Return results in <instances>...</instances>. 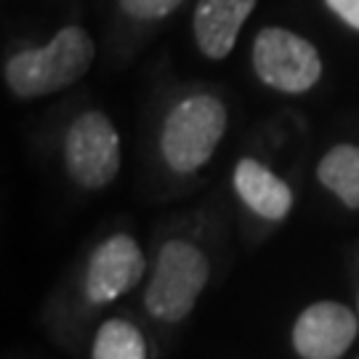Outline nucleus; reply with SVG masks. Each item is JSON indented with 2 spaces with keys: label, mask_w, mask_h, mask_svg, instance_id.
Segmentation results:
<instances>
[{
  "label": "nucleus",
  "mask_w": 359,
  "mask_h": 359,
  "mask_svg": "<svg viewBox=\"0 0 359 359\" xmlns=\"http://www.w3.org/2000/svg\"><path fill=\"white\" fill-rule=\"evenodd\" d=\"M90 62V35L80 27H65L48 46L16 53L6 65V83L22 99L46 96L80 80L88 72Z\"/></svg>",
  "instance_id": "f257e3e1"
},
{
  "label": "nucleus",
  "mask_w": 359,
  "mask_h": 359,
  "mask_svg": "<svg viewBox=\"0 0 359 359\" xmlns=\"http://www.w3.org/2000/svg\"><path fill=\"white\" fill-rule=\"evenodd\" d=\"M226 130V109L216 96H189L179 102L163 128V154L176 173L205 165Z\"/></svg>",
  "instance_id": "f03ea898"
},
{
  "label": "nucleus",
  "mask_w": 359,
  "mask_h": 359,
  "mask_svg": "<svg viewBox=\"0 0 359 359\" xmlns=\"http://www.w3.org/2000/svg\"><path fill=\"white\" fill-rule=\"evenodd\" d=\"M208 283V261L192 243H168L154 266L152 283L147 287L144 304L149 314L163 322H181L189 317L197 295Z\"/></svg>",
  "instance_id": "7ed1b4c3"
},
{
  "label": "nucleus",
  "mask_w": 359,
  "mask_h": 359,
  "mask_svg": "<svg viewBox=\"0 0 359 359\" xmlns=\"http://www.w3.org/2000/svg\"><path fill=\"white\" fill-rule=\"evenodd\" d=\"M253 65L258 77L285 93H304L322 75L317 48L283 27H269L256 38Z\"/></svg>",
  "instance_id": "20e7f679"
},
{
  "label": "nucleus",
  "mask_w": 359,
  "mask_h": 359,
  "mask_svg": "<svg viewBox=\"0 0 359 359\" xmlns=\"http://www.w3.org/2000/svg\"><path fill=\"white\" fill-rule=\"evenodd\" d=\"M67 170L86 189H102L120 170V136L109 117L86 112L67 133Z\"/></svg>",
  "instance_id": "39448f33"
},
{
  "label": "nucleus",
  "mask_w": 359,
  "mask_h": 359,
  "mask_svg": "<svg viewBox=\"0 0 359 359\" xmlns=\"http://www.w3.org/2000/svg\"><path fill=\"white\" fill-rule=\"evenodd\" d=\"M357 338L354 311L335 301H320L298 317L293 346L304 359H338Z\"/></svg>",
  "instance_id": "423d86ee"
},
{
  "label": "nucleus",
  "mask_w": 359,
  "mask_h": 359,
  "mask_svg": "<svg viewBox=\"0 0 359 359\" xmlns=\"http://www.w3.org/2000/svg\"><path fill=\"white\" fill-rule=\"evenodd\" d=\"M144 274V256L136 240L128 234L109 237L93 253L86 277V293L90 304H109L126 295Z\"/></svg>",
  "instance_id": "0eeeda50"
},
{
  "label": "nucleus",
  "mask_w": 359,
  "mask_h": 359,
  "mask_svg": "<svg viewBox=\"0 0 359 359\" xmlns=\"http://www.w3.org/2000/svg\"><path fill=\"white\" fill-rule=\"evenodd\" d=\"M253 6L256 0H200L194 11V35L203 53L210 59L229 56Z\"/></svg>",
  "instance_id": "6e6552de"
},
{
  "label": "nucleus",
  "mask_w": 359,
  "mask_h": 359,
  "mask_svg": "<svg viewBox=\"0 0 359 359\" xmlns=\"http://www.w3.org/2000/svg\"><path fill=\"white\" fill-rule=\"evenodd\" d=\"M234 187L245 205L261 218L283 221L293 208L290 187L253 157L240 160V165L234 170Z\"/></svg>",
  "instance_id": "1a4fd4ad"
},
{
  "label": "nucleus",
  "mask_w": 359,
  "mask_h": 359,
  "mask_svg": "<svg viewBox=\"0 0 359 359\" xmlns=\"http://www.w3.org/2000/svg\"><path fill=\"white\" fill-rule=\"evenodd\" d=\"M320 181L341 203L348 208H359V147L341 144L325 154L320 163Z\"/></svg>",
  "instance_id": "9d476101"
},
{
  "label": "nucleus",
  "mask_w": 359,
  "mask_h": 359,
  "mask_svg": "<svg viewBox=\"0 0 359 359\" xmlns=\"http://www.w3.org/2000/svg\"><path fill=\"white\" fill-rule=\"evenodd\" d=\"M93 359H147L144 335L126 320L104 322L93 341Z\"/></svg>",
  "instance_id": "9b49d317"
},
{
  "label": "nucleus",
  "mask_w": 359,
  "mask_h": 359,
  "mask_svg": "<svg viewBox=\"0 0 359 359\" xmlns=\"http://www.w3.org/2000/svg\"><path fill=\"white\" fill-rule=\"evenodd\" d=\"M120 6L133 19H163L179 8L181 0H120Z\"/></svg>",
  "instance_id": "f8f14e48"
},
{
  "label": "nucleus",
  "mask_w": 359,
  "mask_h": 359,
  "mask_svg": "<svg viewBox=\"0 0 359 359\" xmlns=\"http://www.w3.org/2000/svg\"><path fill=\"white\" fill-rule=\"evenodd\" d=\"M327 6H330L346 25L359 29V0H327Z\"/></svg>",
  "instance_id": "ddd939ff"
}]
</instances>
